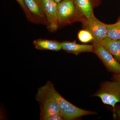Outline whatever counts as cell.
I'll return each mask as SVG.
<instances>
[{"instance_id": "9c48e42d", "label": "cell", "mask_w": 120, "mask_h": 120, "mask_svg": "<svg viewBox=\"0 0 120 120\" xmlns=\"http://www.w3.org/2000/svg\"><path fill=\"white\" fill-rule=\"evenodd\" d=\"M61 49L68 53L77 55L84 52H94L93 45H82L73 41H65L61 42Z\"/></svg>"}, {"instance_id": "30bf717a", "label": "cell", "mask_w": 120, "mask_h": 120, "mask_svg": "<svg viewBox=\"0 0 120 120\" xmlns=\"http://www.w3.org/2000/svg\"><path fill=\"white\" fill-rule=\"evenodd\" d=\"M33 44L36 49L57 52L61 49V42L56 40L38 39L33 41Z\"/></svg>"}, {"instance_id": "ba28073f", "label": "cell", "mask_w": 120, "mask_h": 120, "mask_svg": "<svg viewBox=\"0 0 120 120\" xmlns=\"http://www.w3.org/2000/svg\"><path fill=\"white\" fill-rule=\"evenodd\" d=\"M31 15L32 23L47 26L46 17L41 0H24Z\"/></svg>"}, {"instance_id": "2e32d148", "label": "cell", "mask_w": 120, "mask_h": 120, "mask_svg": "<svg viewBox=\"0 0 120 120\" xmlns=\"http://www.w3.org/2000/svg\"><path fill=\"white\" fill-rule=\"evenodd\" d=\"M113 117L114 120H120V104H116L113 109Z\"/></svg>"}, {"instance_id": "6da1fadb", "label": "cell", "mask_w": 120, "mask_h": 120, "mask_svg": "<svg viewBox=\"0 0 120 120\" xmlns=\"http://www.w3.org/2000/svg\"><path fill=\"white\" fill-rule=\"evenodd\" d=\"M50 94L56 99L60 107V113L64 120H75L83 116L93 115L96 112L75 106L65 99L56 90L53 84L48 81L45 85Z\"/></svg>"}, {"instance_id": "ffe728a7", "label": "cell", "mask_w": 120, "mask_h": 120, "mask_svg": "<svg viewBox=\"0 0 120 120\" xmlns=\"http://www.w3.org/2000/svg\"><path fill=\"white\" fill-rule=\"evenodd\" d=\"M118 22H120V19H119V20H118Z\"/></svg>"}, {"instance_id": "8992f818", "label": "cell", "mask_w": 120, "mask_h": 120, "mask_svg": "<svg viewBox=\"0 0 120 120\" xmlns=\"http://www.w3.org/2000/svg\"><path fill=\"white\" fill-rule=\"evenodd\" d=\"M47 20V28L50 32H55L59 28L58 3L54 0H41Z\"/></svg>"}, {"instance_id": "5b68a950", "label": "cell", "mask_w": 120, "mask_h": 120, "mask_svg": "<svg viewBox=\"0 0 120 120\" xmlns=\"http://www.w3.org/2000/svg\"><path fill=\"white\" fill-rule=\"evenodd\" d=\"M82 22L84 30L89 31L93 36L94 39L92 42L99 43L107 38L106 24L99 21L94 15L88 19L86 18Z\"/></svg>"}, {"instance_id": "d6986e66", "label": "cell", "mask_w": 120, "mask_h": 120, "mask_svg": "<svg viewBox=\"0 0 120 120\" xmlns=\"http://www.w3.org/2000/svg\"><path fill=\"white\" fill-rule=\"evenodd\" d=\"M57 3H60V2H61V1H63V0H54Z\"/></svg>"}, {"instance_id": "5bb4252c", "label": "cell", "mask_w": 120, "mask_h": 120, "mask_svg": "<svg viewBox=\"0 0 120 120\" xmlns=\"http://www.w3.org/2000/svg\"><path fill=\"white\" fill-rule=\"evenodd\" d=\"M78 38L81 42L87 43L94 41V38L91 34L86 30H81L78 34Z\"/></svg>"}, {"instance_id": "277c9868", "label": "cell", "mask_w": 120, "mask_h": 120, "mask_svg": "<svg viewBox=\"0 0 120 120\" xmlns=\"http://www.w3.org/2000/svg\"><path fill=\"white\" fill-rule=\"evenodd\" d=\"M36 99L40 104V120H49L52 116L60 113L58 103L45 86L39 88Z\"/></svg>"}, {"instance_id": "3957f363", "label": "cell", "mask_w": 120, "mask_h": 120, "mask_svg": "<svg viewBox=\"0 0 120 120\" xmlns=\"http://www.w3.org/2000/svg\"><path fill=\"white\" fill-rule=\"evenodd\" d=\"M92 97L100 98L103 104L112 106L113 109L117 103H120V82L105 81Z\"/></svg>"}, {"instance_id": "e0dca14e", "label": "cell", "mask_w": 120, "mask_h": 120, "mask_svg": "<svg viewBox=\"0 0 120 120\" xmlns=\"http://www.w3.org/2000/svg\"><path fill=\"white\" fill-rule=\"evenodd\" d=\"M64 120V118L60 113L54 114L50 117L49 120Z\"/></svg>"}, {"instance_id": "8fae6325", "label": "cell", "mask_w": 120, "mask_h": 120, "mask_svg": "<svg viewBox=\"0 0 120 120\" xmlns=\"http://www.w3.org/2000/svg\"><path fill=\"white\" fill-rule=\"evenodd\" d=\"M98 43L112 54L120 63V39L114 40L106 38Z\"/></svg>"}, {"instance_id": "7c38bea8", "label": "cell", "mask_w": 120, "mask_h": 120, "mask_svg": "<svg viewBox=\"0 0 120 120\" xmlns=\"http://www.w3.org/2000/svg\"><path fill=\"white\" fill-rule=\"evenodd\" d=\"M77 8L86 17L90 18L94 15V4L92 0H74Z\"/></svg>"}, {"instance_id": "4fadbf2b", "label": "cell", "mask_w": 120, "mask_h": 120, "mask_svg": "<svg viewBox=\"0 0 120 120\" xmlns=\"http://www.w3.org/2000/svg\"><path fill=\"white\" fill-rule=\"evenodd\" d=\"M107 38L114 40L120 39V22H117L113 24H106Z\"/></svg>"}, {"instance_id": "7a4b0ae2", "label": "cell", "mask_w": 120, "mask_h": 120, "mask_svg": "<svg viewBox=\"0 0 120 120\" xmlns=\"http://www.w3.org/2000/svg\"><path fill=\"white\" fill-rule=\"evenodd\" d=\"M58 15L59 28L86 19L76 8L74 0H63L58 3Z\"/></svg>"}, {"instance_id": "ac0fdd59", "label": "cell", "mask_w": 120, "mask_h": 120, "mask_svg": "<svg viewBox=\"0 0 120 120\" xmlns=\"http://www.w3.org/2000/svg\"><path fill=\"white\" fill-rule=\"evenodd\" d=\"M112 79L113 80L120 82V73H114L112 75Z\"/></svg>"}, {"instance_id": "52a82bcc", "label": "cell", "mask_w": 120, "mask_h": 120, "mask_svg": "<svg viewBox=\"0 0 120 120\" xmlns=\"http://www.w3.org/2000/svg\"><path fill=\"white\" fill-rule=\"evenodd\" d=\"M94 53L101 61L107 71L114 73H120V63L113 56L99 43L92 42Z\"/></svg>"}, {"instance_id": "9a60e30c", "label": "cell", "mask_w": 120, "mask_h": 120, "mask_svg": "<svg viewBox=\"0 0 120 120\" xmlns=\"http://www.w3.org/2000/svg\"><path fill=\"white\" fill-rule=\"evenodd\" d=\"M15 0L17 1V3L22 8V9L25 13L26 17L28 21L31 22H32V20L31 15L25 5L24 0Z\"/></svg>"}]
</instances>
